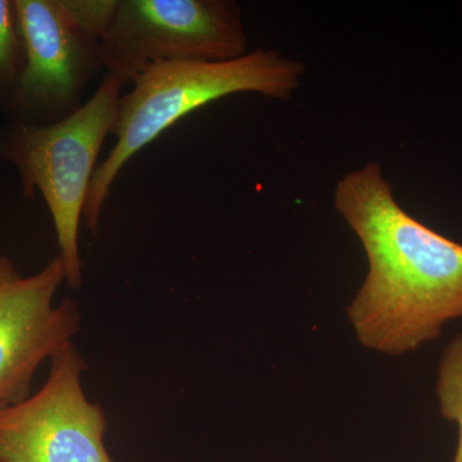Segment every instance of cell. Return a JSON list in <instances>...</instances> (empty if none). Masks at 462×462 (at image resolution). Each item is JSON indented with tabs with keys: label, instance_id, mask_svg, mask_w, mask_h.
I'll return each mask as SVG.
<instances>
[{
	"label": "cell",
	"instance_id": "7a4b0ae2",
	"mask_svg": "<svg viewBox=\"0 0 462 462\" xmlns=\"http://www.w3.org/2000/svg\"><path fill=\"white\" fill-rule=\"evenodd\" d=\"M305 67L281 51L260 48L221 62H165L149 67L123 94L112 130L116 142L97 167L83 221L99 229L103 208L124 167L185 116L225 97L257 93L287 99L300 88Z\"/></svg>",
	"mask_w": 462,
	"mask_h": 462
},
{
	"label": "cell",
	"instance_id": "52a82bcc",
	"mask_svg": "<svg viewBox=\"0 0 462 462\" xmlns=\"http://www.w3.org/2000/svg\"><path fill=\"white\" fill-rule=\"evenodd\" d=\"M66 282L62 258L54 256L32 276H23L0 256V411L30 397L45 360L72 345L81 330L80 307L71 298L54 305Z\"/></svg>",
	"mask_w": 462,
	"mask_h": 462
},
{
	"label": "cell",
	"instance_id": "277c9868",
	"mask_svg": "<svg viewBox=\"0 0 462 462\" xmlns=\"http://www.w3.org/2000/svg\"><path fill=\"white\" fill-rule=\"evenodd\" d=\"M247 50L234 0H118L100 39L106 71L132 85L157 63L221 62Z\"/></svg>",
	"mask_w": 462,
	"mask_h": 462
},
{
	"label": "cell",
	"instance_id": "ba28073f",
	"mask_svg": "<svg viewBox=\"0 0 462 462\" xmlns=\"http://www.w3.org/2000/svg\"><path fill=\"white\" fill-rule=\"evenodd\" d=\"M26 63L25 42L14 0H0V112L9 107Z\"/></svg>",
	"mask_w": 462,
	"mask_h": 462
},
{
	"label": "cell",
	"instance_id": "8992f818",
	"mask_svg": "<svg viewBox=\"0 0 462 462\" xmlns=\"http://www.w3.org/2000/svg\"><path fill=\"white\" fill-rule=\"evenodd\" d=\"M26 63L5 116L51 125L84 105L85 91L105 69L100 42L84 32L62 0H14Z\"/></svg>",
	"mask_w": 462,
	"mask_h": 462
},
{
	"label": "cell",
	"instance_id": "5b68a950",
	"mask_svg": "<svg viewBox=\"0 0 462 462\" xmlns=\"http://www.w3.org/2000/svg\"><path fill=\"white\" fill-rule=\"evenodd\" d=\"M87 369L72 343L51 358L35 394L0 411V462H114L105 446L107 416L81 383Z\"/></svg>",
	"mask_w": 462,
	"mask_h": 462
},
{
	"label": "cell",
	"instance_id": "9c48e42d",
	"mask_svg": "<svg viewBox=\"0 0 462 462\" xmlns=\"http://www.w3.org/2000/svg\"><path fill=\"white\" fill-rule=\"evenodd\" d=\"M440 415L458 427V443L454 462H462V333L446 346L438 367L436 387Z\"/></svg>",
	"mask_w": 462,
	"mask_h": 462
},
{
	"label": "cell",
	"instance_id": "30bf717a",
	"mask_svg": "<svg viewBox=\"0 0 462 462\" xmlns=\"http://www.w3.org/2000/svg\"><path fill=\"white\" fill-rule=\"evenodd\" d=\"M117 2L118 0H62L75 23L99 42L115 16Z\"/></svg>",
	"mask_w": 462,
	"mask_h": 462
},
{
	"label": "cell",
	"instance_id": "3957f363",
	"mask_svg": "<svg viewBox=\"0 0 462 462\" xmlns=\"http://www.w3.org/2000/svg\"><path fill=\"white\" fill-rule=\"evenodd\" d=\"M123 81L106 72L98 89L66 120L51 125L8 121L0 130V158L20 175L23 196L38 190L47 203L66 269V284L83 285L79 233L103 143L117 120Z\"/></svg>",
	"mask_w": 462,
	"mask_h": 462
},
{
	"label": "cell",
	"instance_id": "6da1fadb",
	"mask_svg": "<svg viewBox=\"0 0 462 462\" xmlns=\"http://www.w3.org/2000/svg\"><path fill=\"white\" fill-rule=\"evenodd\" d=\"M334 205L363 243L369 266L346 307L361 345L410 354L462 318V245L407 214L380 163L346 172Z\"/></svg>",
	"mask_w": 462,
	"mask_h": 462
}]
</instances>
